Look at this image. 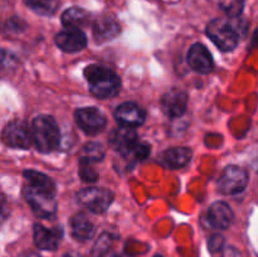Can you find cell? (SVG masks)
Instances as JSON below:
<instances>
[{"instance_id": "1", "label": "cell", "mask_w": 258, "mask_h": 257, "mask_svg": "<svg viewBox=\"0 0 258 257\" xmlns=\"http://www.w3.org/2000/svg\"><path fill=\"white\" fill-rule=\"evenodd\" d=\"M90 91L95 97L106 98L115 97L121 90V80L111 68L101 65L87 66L85 70Z\"/></svg>"}, {"instance_id": "2", "label": "cell", "mask_w": 258, "mask_h": 257, "mask_svg": "<svg viewBox=\"0 0 258 257\" xmlns=\"http://www.w3.org/2000/svg\"><path fill=\"white\" fill-rule=\"evenodd\" d=\"M243 20L238 18L231 19H213L207 25V35L209 39L223 52L233 50L238 44L239 35L242 33Z\"/></svg>"}, {"instance_id": "3", "label": "cell", "mask_w": 258, "mask_h": 257, "mask_svg": "<svg viewBox=\"0 0 258 257\" xmlns=\"http://www.w3.org/2000/svg\"><path fill=\"white\" fill-rule=\"evenodd\" d=\"M32 135L33 143L40 153H52L59 146V126L52 116H37L32 122Z\"/></svg>"}, {"instance_id": "4", "label": "cell", "mask_w": 258, "mask_h": 257, "mask_svg": "<svg viewBox=\"0 0 258 257\" xmlns=\"http://www.w3.org/2000/svg\"><path fill=\"white\" fill-rule=\"evenodd\" d=\"M23 196L35 216L40 218H48L57 212L55 193L53 191L33 186L27 183L23 188Z\"/></svg>"}, {"instance_id": "5", "label": "cell", "mask_w": 258, "mask_h": 257, "mask_svg": "<svg viewBox=\"0 0 258 257\" xmlns=\"http://www.w3.org/2000/svg\"><path fill=\"white\" fill-rule=\"evenodd\" d=\"M113 198L115 196L110 189L96 188V186L85 188L78 193L80 203L96 214L105 213L108 207L112 204Z\"/></svg>"}, {"instance_id": "6", "label": "cell", "mask_w": 258, "mask_h": 257, "mask_svg": "<svg viewBox=\"0 0 258 257\" xmlns=\"http://www.w3.org/2000/svg\"><path fill=\"white\" fill-rule=\"evenodd\" d=\"M248 184V173L237 165L227 166L218 179V189L223 194L232 196L246 189Z\"/></svg>"}, {"instance_id": "7", "label": "cell", "mask_w": 258, "mask_h": 257, "mask_svg": "<svg viewBox=\"0 0 258 257\" xmlns=\"http://www.w3.org/2000/svg\"><path fill=\"white\" fill-rule=\"evenodd\" d=\"M3 141L10 148L29 149L32 145V128L22 120L10 121L3 130Z\"/></svg>"}, {"instance_id": "8", "label": "cell", "mask_w": 258, "mask_h": 257, "mask_svg": "<svg viewBox=\"0 0 258 257\" xmlns=\"http://www.w3.org/2000/svg\"><path fill=\"white\" fill-rule=\"evenodd\" d=\"M75 118L77 125L87 135H97L105 128L106 123H107L103 112H101L96 107L78 108L75 112Z\"/></svg>"}, {"instance_id": "9", "label": "cell", "mask_w": 258, "mask_h": 257, "mask_svg": "<svg viewBox=\"0 0 258 257\" xmlns=\"http://www.w3.org/2000/svg\"><path fill=\"white\" fill-rule=\"evenodd\" d=\"M115 118L120 126L134 128L145 122L146 112L138 103L125 102L116 108Z\"/></svg>"}, {"instance_id": "10", "label": "cell", "mask_w": 258, "mask_h": 257, "mask_svg": "<svg viewBox=\"0 0 258 257\" xmlns=\"http://www.w3.org/2000/svg\"><path fill=\"white\" fill-rule=\"evenodd\" d=\"M188 95L183 90L171 88L161 97V108L169 117H180L186 111Z\"/></svg>"}, {"instance_id": "11", "label": "cell", "mask_w": 258, "mask_h": 257, "mask_svg": "<svg viewBox=\"0 0 258 257\" xmlns=\"http://www.w3.org/2000/svg\"><path fill=\"white\" fill-rule=\"evenodd\" d=\"M55 44L58 48L67 53H76L82 50L87 45V38L85 33L81 29H68L66 28L64 30L58 33L55 35Z\"/></svg>"}, {"instance_id": "12", "label": "cell", "mask_w": 258, "mask_h": 257, "mask_svg": "<svg viewBox=\"0 0 258 257\" xmlns=\"http://www.w3.org/2000/svg\"><path fill=\"white\" fill-rule=\"evenodd\" d=\"M62 228H45L39 223H35L33 227V236L34 243L39 249L44 251H54L58 248L60 238H62Z\"/></svg>"}, {"instance_id": "13", "label": "cell", "mask_w": 258, "mask_h": 257, "mask_svg": "<svg viewBox=\"0 0 258 257\" xmlns=\"http://www.w3.org/2000/svg\"><path fill=\"white\" fill-rule=\"evenodd\" d=\"M188 63L196 72L206 75L213 70V58L206 45L196 43L188 52Z\"/></svg>"}, {"instance_id": "14", "label": "cell", "mask_w": 258, "mask_h": 257, "mask_svg": "<svg viewBox=\"0 0 258 257\" xmlns=\"http://www.w3.org/2000/svg\"><path fill=\"white\" fill-rule=\"evenodd\" d=\"M234 218L233 211L226 202H216L209 207L208 222L217 229H227Z\"/></svg>"}, {"instance_id": "15", "label": "cell", "mask_w": 258, "mask_h": 257, "mask_svg": "<svg viewBox=\"0 0 258 257\" xmlns=\"http://www.w3.org/2000/svg\"><path fill=\"white\" fill-rule=\"evenodd\" d=\"M120 32L121 28L118 23L110 17L101 18L93 24V37L97 43H103L113 39L120 34Z\"/></svg>"}, {"instance_id": "16", "label": "cell", "mask_w": 258, "mask_h": 257, "mask_svg": "<svg viewBox=\"0 0 258 257\" xmlns=\"http://www.w3.org/2000/svg\"><path fill=\"white\" fill-rule=\"evenodd\" d=\"M193 156V151L189 148H171L161 154V163L171 169H180L188 165Z\"/></svg>"}, {"instance_id": "17", "label": "cell", "mask_w": 258, "mask_h": 257, "mask_svg": "<svg viewBox=\"0 0 258 257\" xmlns=\"http://www.w3.org/2000/svg\"><path fill=\"white\" fill-rule=\"evenodd\" d=\"M136 141H138V135L134 128L120 126L110 134L111 146L121 154H125Z\"/></svg>"}, {"instance_id": "18", "label": "cell", "mask_w": 258, "mask_h": 257, "mask_svg": "<svg viewBox=\"0 0 258 257\" xmlns=\"http://www.w3.org/2000/svg\"><path fill=\"white\" fill-rule=\"evenodd\" d=\"M72 234L78 241H88L95 233V226L85 213H77L71 218Z\"/></svg>"}, {"instance_id": "19", "label": "cell", "mask_w": 258, "mask_h": 257, "mask_svg": "<svg viewBox=\"0 0 258 257\" xmlns=\"http://www.w3.org/2000/svg\"><path fill=\"white\" fill-rule=\"evenodd\" d=\"M62 24L68 29H81L90 23V14L81 8H70L62 14Z\"/></svg>"}, {"instance_id": "20", "label": "cell", "mask_w": 258, "mask_h": 257, "mask_svg": "<svg viewBox=\"0 0 258 257\" xmlns=\"http://www.w3.org/2000/svg\"><path fill=\"white\" fill-rule=\"evenodd\" d=\"M23 175H24L27 183L30 184V185L38 186V188H42L45 189V190L55 193L54 183H53L52 179L48 175H45V174L37 170H25L24 173H23Z\"/></svg>"}, {"instance_id": "21", "label": "cell", "mask_w": 258, "mask_h": 257, "mask_svg": "<svg viewBox=\"0 0 258 257\" xmlns=\"http://www.w3.org/2000/svg\"><path fill=\"white\" fill-rule=\"evenodd\" d=\"M105 156V150L102 145L98 143H88L83 146L82 153L80 156V164H91L98 163Z\"/></svg>"}, {"instance_id": "22", "label": "cell", "mask_w": 258, "mask_h": 257, "mask_svg": "<svg viewBox=\"0 0 258 257\" xmlns=\"http://www.w3.org/2000/svg\"><path fill=\"white\" fill-rule=\"evenodd\" d=\"M24 2L33 12L45 17L54 14L58 8V0H24Z\"/></svg>"}, {"instance_id": "23", "label": "cell", "mask_w": 258, "mask_h": 257, "mask_svg": "<svg viewBox=\"0 0 258 257\" xmlns=\"http://www.w3.org/2000/svg\"><path fill=\"white\" fill-rule=\"evenodd\" d=\"M243 0H219V8L229 18H238L243 12Z\"/></svg>"}, {"instance_id": "24", "label": "cell", "mask_w": 258, "mask_h": 257, "mask_svg": "<svg viewBox=\"0 0 258 257\" xmlns=\"http://www.w3.org/2000/svg\"><path fill=\"white\" fill-rule=\"evenodd\" d=\"M149 154H150V146L143 141L141 143L136 141L122 155L127 159H133V160H144V159L148 158Z\"/></svg>"}, {"instance_id": "25", "label": "cell", "mask_w": 258, "mask_h": 257, "mask_svg": "<svg viewBox=\"0 0 258 257\" xmlns=\"http://www.w3.org/2000/svg\"><path fill=\"white\" fill-rule=\"evenodd\" d=\"M81 169H80V175L81 178L83 179L87 183H93V181H97L98 174L95 169L92 168L91 164H80Z\"/></svg>"}, {"instance_id": "26", "label": "cell", "mask_w": 258, "mask_h": 257, "mask_svg": "<svg viewBox=\"0 0 258 257\" xmlns=\"http://www.w3.org/2000/svg\"><path fill=\"white\" fill-rule=\"evenodd\" d=\"M224 244V238L219 234H214L211 239H209V249L213 252L221 251L222 247Z\"/></svg>"}, {"instance_id": "27", "label": "cell", "mask_w": 258, "mask_h": 257, "mask_svg": "<svg viewBox=\"0 0 258 257\" xmlns=\"http://www.w3.org/2000/svg\"><path fill=\"white\" fill-rule=\"evenodd\" d=\"M19 257H40V256H39V254H38V253H35V252L27 251V252H24V253L20 254Z\"/></svg>"}, {"instance_id": "28", "label": "cell", "mask_w": 258, "mask_h": 257, "mask_svg": "<svg viewBox=\"0 0 258 257\" xmlns=\"http://www.w3.org/2000/svg\"><path fill=\"white\" fill-rule=\"evenodd\" d=\"M64 257H83V256H81V254H76V253H67Z\"/></svg>"}, {"instance_id": "29", "label": "cell", "mask_w": 258, "mask_h": 257, "mask_svg": "<svg viewBox=\"0 0 258 257\" xmlns=\"http://www.w3.org/2000/svg\"><path fill=\"white\" fill-rule=\"evenodd\" d=\"M155 257H161V256H159V254H158V256H155Z\"/></svg>"}]
</instances>
